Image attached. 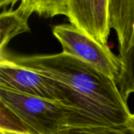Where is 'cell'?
<instances>
[{"label":"cell","mask_w":134,"mask_h":134,"mask_svg":"<svg viewBox=\"0 0 134 134\" xmlns=\"http://www.w3.org/2000/svg\"><path fill=\"white\" fill-rule=\"evenodd\" d=\"M0 88L40 97L71 109L72 115L69 128L77 116L76 104L66 87L49 77L15 63L5 51L0 54Z\"/></svg>","instance_id":"obj_2"},{"label":"cell","mask_w":134,"mask_h":134,"mask_svg":"<svg viewBox=\"0 0 134 134\" xmlns=\"http://www.w3.org/2000/svg\"><path fill=\"white\" fill-rule=\"evenodd\" d=\"M0 101L40 134H58L69 128L71 109L53 101L0 88Z\"/></svg>","instance_id":"obj_3"},{"label":"cell","mask_w":134,"mask_h":134,"mask_svg":"<svg viewBox=\"0 0 134 134\" xmlns=\"http://www.w3.org/2000/svg\"><path fill=\"white\" fill-rule=\"evenodd\" d=\"M53 34L60 42L63 53L74 56L118 82L122 64L119 57L71 24L56 25Z\"/></svg>","instance_id":"obj_4"},{"label":"cell","mask_w":134,"mask_h":134,"mask_svg":"<svg viewBox=\"0 0 134 134\" xmlns=\"http://www.w3.org/2000/svg\"><path fill=\"white\" fill-rule=\"evenodd\" d=\"M16 10L27 19L32 13L45 18L57 15L66 16L68 0H23Z\"/></svg>","instance_id":"obj_8"},{"label":"cell","mask_w":134,"mask_h":134,"mask_svg":"<svg viewBox=\"0 0 134 134\" xmlns=\"http://www.w3.org/2000/svg\"><path fill=\"white\" fill-rule=\"evenodd\" d=\"M110 0H68L66 16L71 24L107 46L110 35Z\"/></svg>","instance_id":"obj_6"},{"label":"cell","mask_w":134,"mask_h":134,"mask_svg":"<svg viewBox=\"0 0 134 134\" xmlns=\"http://www.w3.org/2000/svg\"><path fill=\"white\" fill-rule=\"evenodd\" d=\"M58 134H134V130L124 124L111 126L68 128Z\"/></svg>","instance_id":"obj_10"},{"label":"cell","mask_w":134,"mask_h":134,"mask_svg":"<svg viewBox=\"0 0 134 134\" xmlns=\"http://www.w3.org/2000/svg\"><path fill=\"white\" fill-rule=\"evenodd\" d=\"M0 134H40L0 101Z\"/></svg>","instance_id":"obj_9"},{"label":"cell","mask_w":134,"mask_h":134,"mask_svg":"<svg viewBox=\"0 0 134 134\" xmlns=\"http://www.w3.org/2000/svg\"><path fill=\"white\" fill-rule=\"evenodd\" d=\"M27 18L20 13L16 9L4 11L0 16V50L5 51L9 42L16 35L29 32Z\"/></svg>","instance_id":"obj_7"},{"label":"cell","mask_w":134,"mask_h":134,"mask_svg":"<svg viewBox=\"0 0 134 134\" xmlns=\"http://www.w3.org/2000/svg\"><path fill=\"white\" fill-rule=\"evenodd\" d=\"M110 24L117 35L122 68L117 82L126 101L134 93V0H110Z\"/></svg>","instance_id":"obj_5"},{"label":"cell","mask_w":134,"mask_h":134,"mask_svg":"<svg viewBox=\"0 0 134 134\" xmlns=\"http://www.w3.org/2000/svg\"><path fill=\"white\" fill-rule=\"evenodd\" d=\"M5 53L15 63L68 90L78 110L71 128L124 125L133 115L116 82L74 56L63 52L16 57Z\"/></svg>","instance_id":"obj_1"}]
</instances>
